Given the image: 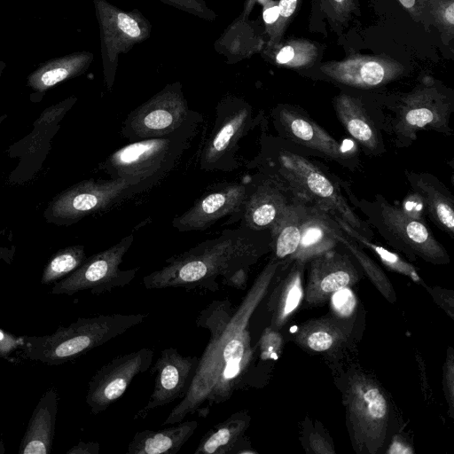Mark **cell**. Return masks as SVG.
<instances>
[{
    "instance_id": "obj_1",
    "label": "cell",
    "mask_w": 454,
    "mask_h": 454,
    "mask_svg": "<svg viewBox=\"0 0 454 454\" xmlns=\"http://www.w3.org/2000/svg\"><path fill=\"white\" fill-rule=\"evenodd\" d=\"M283 262L270 257L238 307L228 299L214 300L198 314L195 324L209 333L190 386L161 426L197 414L206 418L212 407L230 400L245 388L254 360L249 330L255 309L269 292Z\"/></svg>"
},
{
    "instance_id": "obj_2",
    "label": "cell",
    "mask_w": 454,
    "mask_h": 454,
    "mask_svg": "<svg viewBox=\"0 0 454 454\" xmlns=\"http://www.w3.org/2000/svg\"><path fill=\"white\" fill-rule=\"evenodd\" d=\"M270 252L269 230L244 226L224 230L212 239L166 260V264L143 278L148 290L184 288L215 292L220 284L244 289L251 266Z\"/></svg>"
},
{
    "instance_id": "obj_3",
    "label": "cell",
    "mask_w": 454,
    "mask_h": 454,
    "mask_svg": "<svg viewBox=\"0 0 454 454\" xmlns=\"http://www.w3.org/2000/svg\"><path fill=\"white\" fill-rule=\"evenodd\" d=\"M256 162L261 172L277 174L296 194L340 218L360 234L373 239L372 229L349 205L338 182L331 179L308 158L265 137L262 139V150Z\"/></svg>"
},
{
    "instance_id": "obj_4",
    "label": "cell",
    "mask_w": 454,
    "mask_h": 454,
    "mask_svg": "<svg viewBox=\"0 0 454 454\" xmlns=\"http://www.w3.org/2000/svg\"><path fill=\"white\" fill-rule=\"evenodd\" d=\"M201 116L197 114L168 135L131 142L103 164L112 179H122L131 196L153 188L176 165L191 145Z\"/></svg>"
},
{
    "instance_id": "obj_5",
    "label": "cell",
    "mask_w": 454,
    "mask_h": 454,
    "mask_svg": "<svg viewBox=\"0 0 454 454\" xmlns=\"http://www.w3.org/2000/svg\"><path fill=\"white\" fill-rule=\"evenodd\" d=\"M145 317V314L140 313L80 317L51 334L23 337L21 355L49 365L67 363L123 334Z\"/></svg>"
},
{
    "instance_id": "obj_6",
    "label": "cell",
    "mask_w": 454,
    "mask_h": 454,
    "mask_svg": "<svg viewBox=\"0 0 454 454\" xmlns=\"http://www.w3.org/2000/svg\"><path fill=\"white\" fill-rule=\"evenodd\" d=\"M348 203L365 216V222L385 241L411 260L444 265L450 261L442 245L436 240L425 222L407 214L401 206L390 203L382 195L372 200L359 199L345 186Z\"/></svg>"
},
{
    "instance_id": "obj_7",
    "label": "cell",
    "mask_w": 454,
    "mask_h": 454,
    "mask_svg": "<svg viewBox=\"0 0 454 454\" xmlns=\"http://www.w3.org/2000/svg\"><path fill=\"white\" fill-rule=\"evenodd\" d=\"M343 396L354 449L363 454L380 452L387 442L392 411L385 391L373 378L356 372L348 376Z\"/></svg>"
},
{
    "instance_id": "obj_8",
    "label": "cell",
    "mask_w": 454,
    "mask_h": 454,
    "mask_svg": "<svg viewBox=\"0 0 454 454\" xmlns=\"http://www.w3.org/2000/svg\"><path fill=\"white\" fill-rule=\"evenodd\" d=\"M453 101L439 90L420 86L403 95L393 108V116L385 124L398 146H408L420 130L450 135V118Z\"/></svg>"
},
{
    "instance_id": "obj_9",
    "label": "cell",
    "mask_w": 454,
    "mask_h": 454,
    "mask_svg": "<svg viewBox=\"0 0 454 454\" xmlns=\"http://www.w3.org/2000/svg\"><path fill=\"white\" fill-rule=\"evenodd\" d=\"M99 25L104 82L112 90L119 55L149 38L152 25L137 10L124 11L106 0H93Z\"/></svg>"
},
{
    "instance_id": "obj_10",
    "label": "cell",
    "mask_w": 454,
    "mask_h": 454,
    "mask_svg": "<svg viewBox=\"0 0 454 454\" xmlns=\"http://www.w3.org/2000/svg\"><path fill=\"white\" fill-rule=\"evenodd\" d=\"M129 197V184L122 179L83 180L55 195L43 216L48 223L68 226Z\"/></svg>"
},
{
    "instance_id": "obj_11",
    "label": "cell",
    "mask_w": 454,
    "mask_h": 454,
    "mask_svg": "<svg viewBox=\"0 0 454 454\" xmlns=\"http://www.w3.org/2000/svg\"><path fill=\"white\" fill-rule=\"evenodd\" d=\"M133 240V234H129L109 248L86 258L74 271L56 282L51 293L72 295L90 291L93 294H101L128 286L138 268L121 270L120 265Z\"/></svg>"
},
{
    "instance_id": "obj_12",
    "label": "cell",
    "mask_w": 454,
    "mask_h": 454,
    "mask_svg": "<svg viewBox=\"0 0 454 454\" xmlns=\"http://www.w3.org/2000/svg\"><path fill=\"white\" fill-rule=\"evenodd\" d=\"M196 114L188 106L182 84L175 82L166 85L130 112L122 124L121 133L132 142L162 137L176 131Z\"/></svg>"
},
{
    "instance_id": "obj_13",
    "label": "cell",
    "mask_w": 454,
    "mask_h": 454,
    "mask_svg": "<svg viewBox=\"0 0 454 454\" xmlns=\"http://www.w3.org/2000/svg\"><path fill=\"white\" fill-rule=\"evenodd\" d=\"M213 132L200 157L205 171H231L237 168L234 154L240 139L253 123L252 109L239 98H231L219 103Z\"/></svg>"
},
{
    "instance_id": "obj_14",
    "label": "cell",
    "mask_w": 454,
    "mask_h": 454,
    "mask_svg": "<svg viewBox=\"0 0 454 454\" xmlns=\"http://www.w3.org/2000/svg\"><path fill=\"white\" fill-rule=\"evenodd\" d=\"M154 351L142 348L121 355L100 367L88 384L85 402L92 414L107 410L126 392L135 377L149 370Z\"/></svg>"
},
{
    "instance_id": "obj_15",
    "label": "cell",
    "mask_w": 454,
    "mask_h": 454,
    "mask_svg": "<svg viewBox=\"0 0 454 454\" xmlns=\"http://www.w3.org/2000/svg\"><path fill=\"white\" fill-rule=\"evenodd\" d=\"M252 182L226 184L211 190L197 200L192 207L172 221L179 231H205L220 219L230 215L235 222L243 208Z\"/></svg>"
},
{
    "instance_id": "obj_16",
    "label": "cell",
    "mask_w": 454,
    "mask_h": 454,
    "mask_svg": "<svg viewBox=\"0 0 454 454\" xmlns=\"http://www.w3.org/2000/svg\"><path fill=\"white\" fill-rule=\"evenodd\" d=\"M309 263L303 302L308 307L325 304L336 291L356 285L361 276L347 250L338 247L321 254Z\"/></svg>"
},
{
    "instance_id": "obj_17",
    "label": "cell",
    "mask_w": 454,
    "mask_h": 454,
    "mask_svg": "<svg viewBox=\"0 0 454 454\" xmlns=\"http://www.w3.org/2000/svg\"><path fill=\"white\" fill-rule=\"evenodd\" d=\"M252 184L239 213L240 225L256 231L269 230L295 193L279 176L261 172L251 179Z\"/></svg>"
},
{
    "instance_id": "obj_18",
    "label": "cell",
    "mask_w": 454,
    "mask_h": 454,
    "mask_svg": "<svg viewBox=\"0 0 454 454\" xmlns=\"http://www.w3.org/2000/svg\"><path fill=\"white\" fill-rule=\"evenodd\" d=\"M198 360V356H184L172 347L162 349L151 368L154 374L152 394L134 419H143L151 411L182 399L190 386Z\"/></svg>"
},
{
    "instance_id": "obj_19",
    "label": "cell",
    "mask_w": 454,
    "mask_h": 454,
    "mask_svg": "<svg viewBox=\"0 0 454 454\" xmlns=\"http://www.w3.org/2000/svg\"><path fill=\"white\" fill-rule=\"evenodd\" d=\"M274 124L283 139L314 151L326 158L348 166L352 156L334 137L309 115L287 105H279L272 114Z\"/></svg>"
},
{
    "instance_id": "obj_20",
    "label": "cell",
    "mask_w": 454,
    "mask_h": 454,
    "mask_svg": "<svg viewBox=\"0 0 454 454\" xmlns=\"http://www.w3.org/2000/svg\"><path fill=\"white\" fill-rule=\"evenodd\" d=\"M305 263L290 262L282 264L275 278L267 306L270 327L279 331L294 315L303 302V272Z\"/></svg>"
},
{
    "instance_id": "obj_21",
    "label": "cell",
    "mask_w": 454,
    "mask_h": 454,
    "mask_svg": "<svg viewBox=\"0 0 454 454\" xmlns=\"http://www.w3.org/2000/svg\"><path fill=\"white\" fill-rule=\"evenodd\" d=\"M333 107L346 131L366 153L377 155L384 152L379 126L362 100L340 93L334 98Z\"/></svg>"
},
{
    "instance_id": "obj_22",
    "label": "cell",
    "mask_w": 454,
    "mask_h": 454,
    "mask_svg": "<svg viewBox=\"0 0 454 454\" xmlns=\"http://www.w3.org/2000/svg\"><path fill=\"white\" fill-rule=\"evenodd\" d=\"M411 188L424 205L426 215L442 231L454 237V199L450 192L434 175L406 171Z\"/></svg>"
},
{
    "instance_id": "obj_23",
    "label": "cell",
    "mask_w": 454,
    "mask_h": 454,
    "mask_svg": "<svg viewBox=\"0 0 454 454\" xmlns=\"http://www.w3.org/2000/svg\"><path fill=\"white\" fill-rule=\"evenodd\" d=\"M308 202L296 194L270 227L272 258L283 263L290 262L300 244Z\"/></svg>"
},
{
    "instance_id": "obj_24",
    "label": "cell",
    "mask_w": 454,
    "mask_h": 454,
    "mask_svg": "<svg viewBox=\"0 0 454 454\" xmlns=\"http://www.w3.org/2000/svg\"><path fill=\"white\" fill-rule=\"evenodd\" d=\"M293 340L306 351L331 355L348 345L349 332L340 320L321 317L297 326Z\"/></svg>"
},
{
    "instance_id": "obj_25",
    "label": "cell",
    "mask_w": 454,
    "mask_h": 454,
    "mask_svg": "<svg viewBox=\"0 0 454 454\" xmlns=\"http://www.w3.org/2000/svg\"><path fill=\"white\" fill-rule=\"evenodd\" d=\"M58 412V393L49 388L36 404L20 445V454L51 452Z\"/></svg>"
},
{
    "instance_id": "obj_26",
    "label": "cell",
    "mask_w": 454,
    "mask_h": 454,
    "mask_svg": "<svg viewBox=\"0 0 454 454\" xmlns=\"http://www.w3.org/2000/svg\"><path fill=\"white\" fill-rule=\"evenodd\" d=\"M339 246L331 229L330 214L308 202L300 244L290 262L307 264L312 258Z\"/></svg>"
},
{
    "instance_id": "obj_27",
    "label": "cell",
    "mask_w": 454,
    "mask_h": 454,
    "mask_svg": "<svg viewBox=\"0 0 454 454\" xmlns=\"http://www.w3.org/2000/svg\"><path fill=\"white\" fill-rule=\"evenodd\" d=\"M196 420L181 421L160 430H143L133 436L127 454H176L192 436Z\"/></svg>"
},
{
    "instance_id": "obj_28",
    "label": "cell",
    "mask_w": 454,
    "mask_h": 454,
    "mask_svg": "<svg viewBox=\"0 0 454 454\" xmlns=\"http://www.w3.org/2000/svg\"><path fill=\"white\" fill-rule=\"evenodd\" d=\"M250 422L251 417L247 411L232 413L205 434L194 454L246 453L244 434Z\"/></svg>"
},
{
    "instance_id": "obj_29",
    "label": "cell",
    "mask_w": 454,
    "mask_h": 454,
    "mask_svg": "<svg viewBox=\"0 0 454 454\" xmlns=\"http://www.w3.org/2000/svg\"><path fill=\"white\" fill-rule=\"evenodd\" d=\"M93 59L91 52L83 51L51 59L27 76V86L36 93L44 94L55 85L82 74Z\"/></svg>"
},
{
    "instance_id": "obj_30",
    "label": "cell",
    "mask_w": 454,
    "mask_h": 454,
    "mask_svg": "<svg viewBox=\"0 0 454 454\" xmlns=\"http://www.w3.org/2000/svg\"><path fill=\"white\" fill-rule=\"evenodd\" d=\"M323 70L338 82L364 89L377 87L398 74L396 68L377 60H348L329 65Z\"/></svg>"
},
{
    "instance_id": "obj_31",
    "label": "cell",
    "mask_w": 454,
    "mask_h": 454,
    "mask_svg": "<svg viewBox=\"0 0 454 454\" xmlns=\"http://www.w3.org/2000/svg\"><path fill=\"white\" fill-rule=\"evenodd\" d=\"M330 224L332 231L340 246L345 248L356 260L367 278L384 298L387 301L395 303L396 301L395 289L381 268L363 251L362 247L343 231L331 215Z\"/></svg>"
},
{
    "instance_id": "obj_32",
    "label": "cell",
    "mask_w": 454,
    "mask_h": 454,
    "mask_svg": "<svg viewBox=\"0 0 454 454\" xmlns=\"http://www.w3.org/2000/svg\"><path fill=\"white\" fill-rule=\"evenodd\" d=\"M333 217L348 236L354 239L360 247L369 249L389 270L406 276L415 283L423 286L426 285L417 271V269L411 263L403 259L398 254L387 249L373 242L372 239L360 234L340 218Z\"/></svg>"
},
{
    "instance_id": "obj_33",
    "label": "cell",
    "mask_w": 454,
    "mask_h": 454,
    "mask_svg": "<svg viewBox=\"0 0 454 454\" xmlns=\"http://www.w3.org/2000/svg\"><path fill=\"white\" fill-rule=\"evenodd\" d=\"M85 249L82 245L69 246L57 251L46 263L41 283L55 284L74 271L85 260Z\"/></svg>"
},
{
    "instance_id": "obj_34",
    "label": "cell",
    "mask_w": 454,
    "mask_h": 454,
    "mask_svg": "<svg viewBox=\"0 0 454 454\" xmlns=\"http://www.w3.org/2000/svg\"><path fill=\"white\" fill-rule=\"evenodd\" d=\"M329 301L333 317L338 320H347L356 311V298L350 286L336 291L331 295Z\"/></svg>"
},
{
    "instance_id": "obj_35",
    "label": "cell",
    "mask_w": 454,
    "mask_h": 454,
    "mask_svg": "<svg viewBox=\"0 0 454 454\" xmlns=\"http://www.w3.org/2000/svg\"><path fill=\"white\" fill-rule=\"evenodd\" d=\"M284 340L278 330L266 327L258 340L259 359L262 362L277 360L283 348Z\"/></svg>"
},
{
    "instance_id": "obj_36",
    "label": "cell",
    "mask_w": 454,
    "mask_h": 454,
    "mask_svg": "<svg viewBox=\"0 0 454 454\" xmlns=\"http://www.w3.org/2000/svg\"><path fill=\"white\" fill-rule=\"evenodd\" d=\"M180 11L186 12L207 21H214L217 14L211 10L204 0H159Z\"/></svg>"
},
{
    "instance_id": "obj_37",
    "label": "cell",
    "mask_w": 454,
    "mask_h": 454,
    "mask_svg": "<svg viewBox=\"0 0 454 454\" xmlns=\"http://www.w3.org/2000/svg\"><path fill=\"white\" fill-rule=\"evenodd\" d=\"M427 4L439 26L450 30L452 34L454 25L453 0H427Z\"/></svg>"
},
{
    "instance_id": "obj_38",
    "label": "cell",
    "mask_w": 454,
    "mask_h": 454,
    "mask_svg": "<svg viewBox=\"0 0 454 454\" xmlns=\"http://www.w3.org/2000/svg\"><path fill=\"white\" fill-rule=\"evenodd\" d=\"M442 386L445 399L449 406V413L452 418L454 410V354L451 347L448 349L443 365Z\"/></svg>"
},
{
    "instance_id": "obj_39",
    "label": "cell",
    "mask_w": 454,
    "mask_h": 454,
    "mask_svg": "<svg viewBox=\"0 0 454 454\" xmlns=\"http://www.w3.org/2000/svg\"><path fill=\"white\" fill-rule=\"evenodd\" d=\"M300 0H279L278 11L279 17L277 24L273 27L274 30L270 33V44L273 45L278 42L285 29L286 23L294 13Z\"/></svg>"
},
{
    "instance_id": "obj_40",
    "label": "cell",
    "mask_w": 454,
    "mask_h": 454,
    "mask_svg": "<svg viewBox=\"0 0 454 454\" xmlns=\"http://www.w3.org/2000/svg\"><path fill=\"white\" fill-rule=\"evenodd\" d=\"M427 291L433 297L434 301L440 306L450 317H454V294L452 290H447L439 286H424Z\"/></svg>"
},
{
    "instance_id": "obj_41",
    "label": "cell",
    "mask_w": 454,
    "mask_h": 454,
    "mask_svg": "<svg viewBox=\"0 0 454 454\" xmlns=\"http://www.w3.org/2000/svg\"><path fill=\"white\" fill-rule=\"evenodd\" d=\"M308 446L310 452L316 454H333L335 452L331 442L319 432H311L309 434Z\"/></svg>"
},
{
    "instance_id": "obj_42",
    "label": "cell",
    "mask_w": 454,
    "mask_h": 454,
    "mask_svg": "<svg viewBox=\"0 0 454 454\" xmlns=\"http://www.w3.org/2000/svg\"><path fill=\"white\" fill-rule=\"evenodd\" d=\"M402 208L412 217L425 222L424 216L426 215V212L424 205L420 197L414 192L407 196Z\"/></svg>"
},
{
    "instance_id": "obj_43",
    "label": "cell",
    "mask_w": 454,
    "mask_h": 454,
    "mask_svg": "<svg viewBox=\"0 0 454 454\" xmlns=\"http://www.w3.org/2000/svg\"><path fill=\"white\" fill-rule=\"evenodd\" d=\"M296 47L291 44L285 45L282 47L276 55V61L280 65H288L297 67L296 56H300L305 60L310 59L309 58L304 57L305 50L302 48L300 52L296 53ZM308 61V60H306ZM309 62V61H308Z\"/></svg>"
},
{
    "instance_id": "obj_44",
    "label": "cell",
    "mask_w": 454,
    "mask_h": 454,
    "mask_svg": "<svg viewBox=\"0 0 454 454\" xmlns=\"http://www.w3.org/2000/svg\"><path fill=\"white\" fill-rule=\"evenodd\" d=\"M100 446L95 442H80L77 445L72 447L67 454H98Z\"/></svg>"
},
{
    "instance_id": "obj_45",
    "label": "cell",
    "mask_w": 454,
    "mask_h": 454,
    "mask_svg": "<svg viewBox=\"0 0 454 454\" xmlns=\"http://www.w3.org/2000/svg\"><path fill=\"white\" fill-rule=\"evenodd\" d=\"M413 450L411 448L404 442V440L401 439L400 436H395L393 438L391 444L389 445L387 453H412Z\"/></svg>"
},
{
    "instance_id": "obj_46",
    "label": "cell",
    "mask_w": 454,
    "mask_h": 454,
    "mask_svg": "<svg viewBox=\"0 0 454 454\" xmlns=\"http://www.w3.org/2000/svg\"><path fill=\"white\" fill-rule=\"evenodd\" d=\"M263 20L267 25H272L277 22L279 17L278 5L269 7L263 12Z\"/></svg>"
},
{
    "instance_id": "obj_47",
    "label": "cell",
    "mask_w": 454,
    "mask_h": 454,
    "mask_svg": "<svg viewBox=\"0 0 454 454\" xmlns=\"http://www.w3.org/2000/svg\"><path fill=\"white\" fill-rule=\"evenodd\" d=\"M403 7L411 12L415 11L416 0H399Z\"/></svg>"
},
{
    "instance_id": "obj_48",
    "label": "cell",
    "mask_w": 454,
    "mask_h": 454,
    "mask_svg": "<svg viewBox=\"0 0 454 454\" xmlns=\"http://www.w3.org/2000/svg\"><path fill=\"white\" fill-rule=\"evenodd\" d=\"M336 6H346L348 5V0H331Z\"/></svg>"
},
{
    "instance_id": "obj_49",
    "label": "cell",
    "mask_w": 454,
    "mask_h": 454,
    "mask_svg": "<svg viewBox=\"0 0 454 454\" xmlns=\"http://www.w3.org/2000/svg\"><path fill=\"white\" fill-rule=\"evenodd\" d=\"M5 67H6L5 62L0 60V76H1L3 71L4 70Z\"/></svg>"
},
{
    "instance_id": "obj_50",
    "label": "cell",
    "mask_w": 454,
    "mask_h": 454,
    "mask_svg": "<svg viewBox=\"0 0 454 454\" xmlns=\"http://www.w3.org/2000/svg\"><path fill=\"white\" fill-rule=\"evenodd\" d=\"M2 232H3V231H2V230H1V228H0V234H1ZM4 252H6V249H4V248H3V247H0V259H2V258H3V256H4Z\"/></svg>"
},
{
    "instance_id": "obj_51",
    "label": "cell",
    "mask_w": 454,
    "mask_h": 454,
    "mask_svg": "<svg viewBox=\"0 0 454 454\" xmlns=\"http://www.w3.org/2000/svg\"><path fill=\"white\" fill-rule=\"evenodd\" d=\"M7 118V115L6 114H2L0 115V125L1 123Z\"/></svg>"
}]
</instances>
